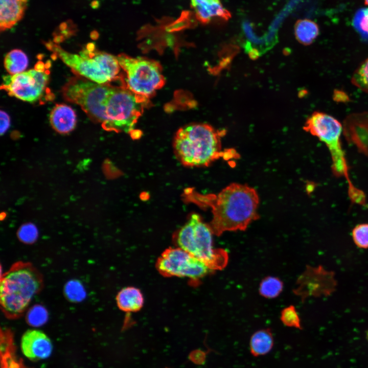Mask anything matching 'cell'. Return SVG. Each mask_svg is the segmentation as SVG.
Segmentation results:
<instances>
[{
  "label": "cell",
  "mask_w": 368,
  "mask_h": 368,
  "mask_svg": "<svg viewBox=\"0 0 368 368\" xmlns=\"http://www.w3.org/2000/svg\"><path fill=\"white\" fill-rule=\"evenodd\" d=\"M0 29H9L21 19L28 0H0Z\"/></svg>",
  "instance_id": "obj_15"
},
{
  "label": "cell",
  "mask_w": 368,
  "mask_h": 368,
  "mask_svg": "<svg viewBox=\"0 0 368 368\" xmlns=\"http://www.w3.org/2000/svg\"><path fill=\"white\" fill-rule=\"evenodd\" d=\"M10 121L9 115L5 111L1 110V134L2 135L8 129Z\"/></svg>",
  "instance_id": "obj_29"
},
{
  "label": "cell",
  "mask_w": 368,
  "mask_h": 368,
  "mask_svg": "<svg viewBox=\"0 0 368 368\" xmlns=\"http://www.w3.org/2000/svg\"><path fill=\"white\" fill-rule=\"evenodd\" d=\"M18 235L21 240L30 242L34 241L36 238L37 231L34 225L30 223L26 224L20 227Z\"/></svg>",
  "instance_id": "obj_27"
},
{
  "label": "cell",
  "mask_w": 368,
  "mask_h": 368,
  "mask_svg": "<svg viewBox=\"0 0 368 368\" xmlns=\"http://www.w3.org/2000/svg\"><path fill=\"white\" fill-rule=\"evenodd\" d=\"M351 82L356 87L368 94V58L355 71Z\"/></svg>",
  "instance_id": "obj_23"
},
{
  "label": "cell",
  "mask_w": 368,
  "mask_h": 368,
  "mask_svg": "<svg viewBox=\"0 0 368 368\" xmlns=\"http://www.w3.org/2000/svg\"><path fill=\"white\" fill-rule=\"evenodd\" d=\"M28 65V59L21 50L14 49L10 51L4 59V66L10 75H15L23 72Z\"/></svg>",
  "instance_id": "obj_20"
},
{
  "label": "cell",
  "mask_w": 368,
  "mask_h": 368,
  "mask_svg": "<svg viewBox=\"0 0 368 368\" xmlns=\"http://www.w3.org/2000/svg\"><path fill=\"white\" fill-rule=\"evenodd\" d=\"M303 129L326 145L331 156L332 172L336 176L346 178L350 198L358 196L361 191L354 186L349 176V167L341 143L343 129L340 122L328 113L314 111L306 120Z\"/></svg>",
  "instance_id": "obj_6"
},
{
  "label": "cell",
  "mask_w": 368,
  "mask_h": 368,
  "mask_svg": "<svg viewBox=\"0 0 368 368\" xmlns=\"http://www.w3.org/2000/svg\"><path fill=\"white\" fill-rule=\"evenodd\" d=\"M298 293L302 297L309 296H327L332 293L337 285L335 274L321 266H307L298 280Z\"/></svg>",
  "instance_id": "obj_12"
},
{
  "label": "cell",
  "mask_w": 368,
  "mask_h": 368,
  "mask_svg": "<svg viewBox=\"0 0 368 368\" xmlns=\"http://www.w3.org/2000/svg\"><path fill=\"white\" fill-rule=\"evenodd\" d=\"M364 3L366 5L368 6V0H364Z\"/></svg>",
  "instance_id": "obj_30"
},
{
  "label": "cell",
  "mask_w": 368,
  "mask_h": 368,
  "mask_svg": "<svg viewBox=\"0 0 368 368\" xmlns=\"http://www.w3.org/2000/svg\"><path fill=\"white\" fill-rule=\"evenodd\" d=\"M319 34L318 25L308 19L298 20L294 26V35L301 44L308 45L312 44Z\"/></svg>",
  "instance_id": "obj_18"
},
{
  "label": "cell",
  "mask_w": 368,
  "mask_h": 368,
  "mask_svg": "<svg viewBox=\"0 0 368 368\" xmlns=\"http://www.w3.org/2000/svg\"><path fill=\"white\" fill-rule=\"evenodd\" d=\"M353 26L363 38L368 39V8L361 9L356 12Z\"/></svg>",
  "instance_id": "obj_25"
},
{
  "label": "cell",
  "mask_w": 368,
  "mask_h": 368,
  "mask_svg": "<svg viewBox=\"0 0 368 368\" xmlns=\"http://www.w3.org/2000/svg\"><path fill=\"white\" fill-rule=\"evenodd\" d=\"M225 130H216L208 124H193L179 129L173 140L175 156L185 166L208 167L215 160L237 159L234 149L222 150L221 138Z\"/></svg>",
  "instance_id": "obj_2"
},
{
  "label": "cell",
  "mask_w": 368,
  "mask_h": 368,
  "mask_svg": "<svg viewBox=\"0 0 368 368\" xmlns=\"http://www.w3.org/2000/svg\"><path fill=\"white\" fill-rule=\"evenodd\" d=\"M113 85L100 84L77 75L62 87L64 99L79 105L89 119L101 125L104 121V104Z\"/></svg>",
  "instance_id": "obj_8"
},
{
  "label": "cell",
  "mask_w": 368,
  "mask_h": 368,
  "mask_svg": "<svg viewBox=\"0 0 368 368\" xmlns=\"http://www.w3.org/2000/svg\"><path fill=\"white\" fill-rule=\"evenodd\" d=\"M45 45L77 75L100 84L110 83L119 78L121 67L117 57L96 51L94 44L87 45L79 54L70 53L51 41Z\"/></svg>",
  "instance_id": "obj_4"
},
{
  "label": "cell",
  "mask_w": 368,
  "mask_h": 368,
  "mask_svg": "<svg viewBox=\"0 0 368 368\" xmlns=\"http://www.w3.org/2000/svg\"><path fill=\"white\" fill-rule=\"evenodd\" d=\"M118 308L126 312H135L141 309L144 302L141 290L134 287H127L121 289L116 296Z\"/></svg>",
  "instance_id": "obj_17"
},
{
  "label": "cell",
  "mask_w": 368,
  "mask_h": 368,
  "mask_svg": "<svg viewBox=\"0 0 368 368\" xmlns=\"http://www.w3.org/2000/svg\"><path fill=\"white\" fill-rule=\"evenodd\" d=\"M50 122L53 129L60 133H67L75 127L77 118L75 111L68 105L57 104L51 111Z\"/></svg>",
  "instance_id": "obj_16"
},
{
  "label": "cell",
  "mask_w": 368,
  "mask_h": 368,
  "mask_svg": "<svg viewBox=\"0 0 368 368\" xmlns=\"http://www.w3.org/2000/svg\"><path fill=\"white\" fill-rule=\"evenodd\" d=\"M283 288V282L279 278L269 276L264 278L261 282L259 293L264 297L273 298L281 293Z\"/></svg>",
  "instance_id": "obj_22"
},
{
  "label": "cell",
  "mask_w": 368,
  "mask_h": 368,
  "mask_svg": "<svg viewBox=\"0 0 368 368\" xmlns=\"http://www.w3.org/2000/svg\"><path fill=\"white\" fill-rule=\"evenodd\" d=\"M117 58L126 74L125 85L133 93L148 98L164 86L165 78L157 62L124 54Z\"/></svg>",
  "instance_id": "obj_9"
},
{
  "label": "cell",
  "mask_w": 368,
  "mask_h": 368,
  "mask_svg": "<svg viewBox=\"0 0 368 368\" xmlns=\"http://www.w3.org/2000/svg\"><path fill=\"white\" fill-rule=\"evenodd\" d=\"M49 79V72L32 69L4 76L1 89L22 101L35 102L43 96Z\"/></svg>",
  "instance_id": "obj_11"
},
{
  "label": "cell",
  "mask_w": 368,
  "mask_h": 368,
  "mask_svg": "<svg viewBox=\"0 0 368 368\" xmlns=\"http://www.w3.org/2000/svg\"><path fill=\"white\" fill-rule=\"evenodd\" d=\"M366 337H367V339H368V330L366 332Z\"/></svg>",
  "instance_id": "obj_31"
},
{
  "label": "cell",
  "mask_w": 368,
  "mask_h": 368,
  "mask_svg": "<svg viewBox=\"0 0 368 368\" xmlns=\"http://www.w3.org/2000/svg\"><path fill=\"white\" fill-rule=\"evenodd\" d=\"M273 345V339L269 329L256 332L251 337L250 349L254 356L263 355L268 353Z\"/></svg>",
  "instance_id": "obj_19"
},
{
  "label": "cell",
  "mask_w": 368,
  "mask_h": 368,
  "mask_svg": "<svg viewBox=\"0 0 368 368\" xmlns=\"http://www.w3.org/2000/svg\"><path fill=\"white\" fill-rule=\"evenodd\" d=\"M212 235L209 224L199 215L193 214L174 238L177 247L203 262L211 270H221L227 265L228 254L223 249L213 247Z\"/></svg>",
  "instance_id": "obj_5"
},
{
  "label": "cell",
  "mask_w": 368,
  "mask_h": 368,
  "mask_svg": "<svg viewBox=\"0 0 368 368\" xmlns=\"http://www.w3.org/2000/svg\"><path fill=\"white\" fill-rule=\"evenodd\" d=\"M42 286L41 274L32 264H13L1 277L0 303L4 315L9 319L19 317Z\"/></svg>",
  "instance_id": "obj_3"
},
{
  "label": "cell",
  "mask_w": 368,
  "mask_h": 368,
  "mask_svg": "<svg viewBox=\"0 0 368 368\" xmlns=\"http://www.w3.org/2000/svg\"><path fill=\"white\" fill-rule=\"evenodd\" d=\"M192 200L201 206L211 209L213 219L209 225L218 236L225 232L245 231L260 217L258 193L247 185L231 183L217 195L195 193Z\"/></svg>",
  "instance_id": "obj_1"
},
{
  "label": "cell",
  "mask_w": 368,
  "mask_h": 368,
  "mask_svg": "<svg viewBox=\"0 0 368 368\" xmlns=\"http://www.w3.org/2000/svg\"><path fill=\"white\" fill-rule=\"evenodd\" d=\"M282 323L286 326L301 329V322L298 314L293 306L284 308L281 315Z\"/></svg>",
  "instance_id": "obj_26"
},
{
  "label": "cell",
  "mask_w": 368,
  "mask_h": 368,
  "mask_svg": "<svg viewBox=\"0 0 368 368\" xmlns=\"http://www.w3.org/2000/svg\"><path fill=\"white\" fill-rule=\"evenodd\" d=\"M21 349L28 359L37 361L49 357L52 353L53 346L50 339L43 332L29 329L21 337Z\"/></svg>",
  "instance_id": "obj_13"
},
{
  "label": "cell",
  "mask_w": 368,
  "mask_h": 368,
  "mask_svg": "<svg viewBox=\"0 0 368 368\" xmlns=\"http://www.w3.org/2000/svg\"><path fill=\"white\" fill-rule=\"evenodd\" d=\"M156 267L163 276L187 278L195 281L211 271L203 262L177 246L164 250L156 262Z\"/></svg>",
  "instance_id": "obj_10"
},
{
  "label": "cell",
  "mask_w": 368,
  "mask_h": 368,
  "mask_svg": "<svg viewBox=\"0 0 368 368\" xmlns=\"http://www.w3.org/2000/svg\"><path fill=\"white\" fill-rule=\"evenodd\" d=\"M352 237L358 247L368 248V223H361L355 226L352 230Z\"/></svg>",
  "instance_id": "obj_24"
},
{
  "label": "cell",
  "mask_w": 368,
  "mask_h": 368,
  "mask_svg": "<svg viewBox=\"0 0 368 368\" xmlns=\"http://www.w3.org/2000/svg\"><path fill=\"white\" fill-rule=\"evenodd\" d=\"M345 131L347 139L368 157V127L347 128Z\"/></svg>",
  "instance_id": "obj_21"
},
{
  "label": "cell",
  "mask_w": 368,
  "mask_h": 368,
  "mask_svg": "<svg viewBox=\"0 0 368 368\" xmlns=\"http://www.w3.org/2000/svg\"><path fill=\"white\" fill-rule=\"evenodd\" d=\"M196 18L203 24H207L214 17H219L228 20L231 16L220 0H191Z\"/></svg>",
  "instance_id": "obj_14"
},
{
  "label": "cell",
  "mask_w": 368,
  "mask_h": 368,
  "mask_svg": "<svg viewBox=\"0 0 368 368\" xmlns=\"http://www.w3.org/2000/svg\"><path fill=\"white\" fill-rule=\"evenodd\" d=\"M148 102V98L133 93L125 84L113 85L104 104L102 127L107 131L131 132Z\"/></svg>",
  "instance_id": "obj_7"
},
{
  "label": "cell",
  "mask_w": 368,
  "mask_h": 368,
  "mask_svg": "<svg viewBox=\"0 0 368 368\" xmlns=\"http://www.w3.org/2000/svg\"><path fill=\"white\" fill-rule=\"evenodd\" d=\"M190 15L188 12H183L181 16L167 27L169 31H172L186 28L190 25Z\"/></svg>",
  "instance_id": "obj_28"
}]
</instances>
